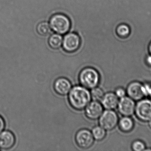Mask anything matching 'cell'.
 I'll return each instance as SVG.
<instances>
[{
  "instance_id": "4316f807",
  "label": "cell",
  "mask_w": 151,
  "mask_h": 151,
  "mask_svg": "<svg viewBox=\"0 0 151 151\" xmlns=\"http://www.w3.org/2000/svg\"><path fill=\"white\" fill-rule=\"evenodd\" d=\"M150 97L151 100V95H150Z\"/></svg>"
},
{
  "instance_id": "3957f363",
  "label": "cell",
  "mask_w": 151,
  "mask_h": 151,
  "mask_svg": "<svg viewBox=\"0 0 151 151\" xmlns=\"http://www.w3.org/2000/svg\"><path fill=\"white\" fill-rule=\"evenodd\" d=\"M50 25L51 29L56 33L65 34L70 29V20L67 16L63 13L54 14L50 20Z\"/></svg>"
},
{
  "instance_id": "484cf974",
  "label": "cell",
  "mask_w": 151,
  "mask_h": 151,
  "mask_svg": "<svg viewBox=\"0 0 151 151\" xmlns=\"http://www.w3.org/2000/svg\"><path fill=\"white\" fill-rule=\"evenodd\" d=\"M149 126H150V128L151 129V120L150 121H149Z\"/></svg>"
},
{
  "instance_id": "9c48e42d",
  "label": "cell",
  "mask_w": 151,
  "mask_h": 151,
  "mask_svg": "<svg viewBox=\"0 0 151 151\" xmlns=\"http://www.w3.org/2000/svg\"><path fill=\"white\" fill-rule=\"evenodd\" d=\"M104 112V107L99 101L90 102L85 107V114L87 118L91 120L99 118Z\"/></svg>"
},
{
  "instance_id": "e0dca14e",
  "label": "cell",
  "mask_w": 151,
  "mask_h": 151,
  "mask_svg": "<svg viewBox=\"0 0 151 151\" xmlns=\"http://www.w3.org/2000/svg\"><path fill=\"white\" fill-rule=\"evenodd\" d=\"M116 31L118 36L122 38H127L130 34V27L126 24L119 25L116 28Z\"/></svg>"
},
{
  "instance_id": "30bf717a",
  "label": "cell",
  "mask_w": 151,
  "mask_h": 151,
  "mask_svg": "<svg viewBox=\"0 0 151 151\" xmlns=\"http://www.w3.org/2000/svg\"><path fill=\"white\" fill-rule=\"evenodd\" d=\"M126 92L128 97L134 101H139L145 97L142 90V84L138 82H133L129 83Z\"/></svg>"
},
{
  "instance_id": "ba28073f",
  "label": "cell",
  "mask_w": 151,
  "mask_h": 151,
  "mask_svg": "<svg viewBox=\"0 0 151 151\" xmlns=\"http://www.w3.org/2000/svg\"><path fill=\"white\" fill-rule=\"evenodd\" d=\"M135 106L134 101L126 96L119 100L117 108L121 114L130 117L134 113Z\"/></svg>"
},
{
  "instance_id": "7a4b0ae2",
  "label": "cell",
  "mask_w": 151,
  "mask_h": 151,
  "mask_svg": "<svg viewBox=\"0 0 151 151\" xmlns=\"http://www.w3.org/2000/svg\"><path fill=\"white\" fill-rule=\"evenodd\" d=\"M79 80L81 86L88 89H92L97 87L100 82V74L95 68L85 67L80 72Z\"/></svg>"
},
{
  "instance_id": "cb8c5ba5",
  "label": "cell",
  "mask_w": 151,
  "mask_h": 151,
  "mask_svg": "<svg viewBox=\"0 0 151 151\" xmlns=\"http://www.w3.org/2000/svg\"><path fill=\"white\" fill-rule=\"evenodd\" d=\"M146 63L149 66H151V55L148 56L146 58Z\"/></svg>"
},
{
  "instance_id": "6da1fadb",
  "label": "cell",
  "mask_w": 151,
  "mask_h": 151,
  "mask_svg": "<svg viewBox=\"0 0 151 151\" xmlns=\"http://www.w3.org/2000/svg\"><path fill=\"white\" fill-rule=\"evenodd\" d=\"M91 99L90 92L88 89L82 86H76L72 87L68 96L71 106L77 111H81L85 108Z\"/></svg>"
},
{
  "instance_id": "603a6c76",
  "label": "cell",
  "mask_w": 151,
  "mask_h": 151,
  "mask_svg": "<svg viewBox=\"0 0 151 151\" xmlns=\"http://www.w3.org/2000/svg\"><path fill=\"white\" fill-rule=\"evenodd\" d=\"M5 123L4 119L0 116V133L4 130L5 128Z\"/></svg>"
},
{
  "instance_id": "8fae6325",
  "label": "cell",
  "mask_w": 151,
  "mask_h": 151,
  "mask_svg": "<svg viewBox=\"0 0 151 151\" xmlns=\"http://www.w3.org/2000/svg\"><path fill=\"white\" fill-rule=\"evenodd\" d=\"M55 92L60 95L64 96L69 94L72 88V84L66 78L61 77L56 80L54 84Z\"/></svg>"
},
{
  "instance_id": "5bb4252c",
  "label": "cell",
  "mask_w": 151,
  "mask_h": 151,
  "mask_svg": "<svg viewBox=\"0 0 151 151\" xmlns=\"http://www.w3.org/2000/svg\"><path fill=\"white\" fill-rule=\"evenodd\" d=\"M119 127L122 132L128 133L134 128V122L133 119L129 116H124L119 121Z\"/></svg>"
},
{
  "instance_id": "d4e9b609",
  "label": "cell",
  "mask_w": 151,
  "mask_h": 151,
  "mask_svg": "<svg viewBox=\"0 0 151 151\" xmlns=\"http://www.w3.org/2000/svg\"><path fill=\"white\" fill-rule=\"evenodd\" d=\"M149 50L150 54L151 55V42L150 43V45H149Z\"/></svg>"
},
{
  "instance_id": "44dd1931",
  "label": "cell",
  "mask_w": 151,
  "mask_h": 151,
  "mask_svg": "<svg viewBox=\"0 0 151 151\" xmlns=\"http://www.w3.org/2000/svg\"><path fill=\"white\" fill-rule=\"evenodd\" d=\"M142 90L145 97L150 96L151 94V84L147 82L142 84Z\"/></svg>"
},
{
  "instance_id": "4fadbf2b",
  "label": "cell",
  "mask_w": 151,
  "mask_h": 151,
  "mask_svg": "<svg viewBox=\"0 0 151 151\" xmlns=\"http://www.w3.org/2000/svg\"><path fill=\"white\" fill-rule=\"evenodd\" d=\"M101 101L104 108L106 110H113L118 106L119 98L115 93L109 92L104 95Z\"/></svg>"
},
{
  "instance_id": "7402d4cb",
  "label": "cell",
  "mask_w": 151,
  "mask_h": 151,
  "mask_svg": "<svg viewBox=\"0 0 151 151\" xmlns=\"http://www.w3.org/2000/svg\"><path fill=\"white\" fill-rule=\"evenodd\" d=\"M115 94L119 98H121L126 96L127 92L123 88L119 87L116 90Z\"/></svg>"
},
{
  "instance_id": "5b68a950",
  "label": "cell",
  "mask_w": 151,
  "mask_h": 151,
  "mask_svg": "<svg viewBox=\"0 0 151 151\" xmlns=\"http://www.w3.org/2000/svg\"><path fill=\"white\" fill-rule=\"evenodd\" d=\"M135 113L138 119L144 122L151 120V100L142 99L136 105Z\"/></svg>"
},
{
  "instance_id": "2e32d148",
  "label": "cell",
  "mask_w": 151,
  "mask_h": 151,
  "mask_svg": "<svg viewBox=\"0 0 151 151\" xmlns=\"http://www.w3.org/2000/svg\"><path fill=\"white\" fill-rule=\"evenodd\" d=\"M36 30L40 35L46 36L50 33L51 27L47 22L43 21L38 24L36 27Z\"/></svg>"
},
{
  "instance_id": "d6986e66",
  "label": "cell",
  "mask_w": 151,
  "mask_h": 151,
  "mask_svg": "<svg viewBox=\"0 0 151 151\" xmlns=\"http://www.w3.org/2000/svg\"><path fill=\"white\" fill-rule=\"evenodd\" d=\"M90 93L91 98L94 101H99L101 100L104 95L103 90L97 87L92 89Z\"/></svg>"
},
{
  "instance_id": "8992f818",
  "label": "cell",
  "mask_w": 151,
  "mask_h": 151,
  "mask_svg": "<svg viewBox=\"0 0 151 151\" xmlns=\"http://www.w3.org/2000/svg\"><path fill=\"white\" fill-rule=\"evenodd\" d=\"M75 141L80 148L85 150L92 146L94 142V138L90 130L83 129H80L76 133Z\"/></svg>"
},
{
  "instance_id": "9a60e30c",
  "label": "cell",
  "mask_w": 151,
  "mask_h": 151,
  "mask_svg": "<svg viewBox=\"0 0 151 151\" xmlns=\"http://www.w3.org/2000/svg\"><path fill=\"white\" fill-rule=\"evenodd\" d=\"M63 36L59 34H53L49 38V44L52 48L54 49H57L60 48L63 45Z\"/></svg>"
},
{
  "instance_id": "277c9868",
  "label": "cell",
  "mask_w": 151,
  "mask_h": 151,
  "mask_svg": "<svg viewBox=\"0 0 151 151\" xmlns=\"http://www.w3.org/2000/svg\"><path fill=\"white\" fill-rule=\"evenodd\" d=\"M118 114L113 110H106L103 112L99 118L100 126L106 130H111L117 126L119 122Z\"/></svg>"
},
{
  "instance_id": "7c38bea8",
  "label": "cell",
  "mask_w": 151,
  "mask_h": 151,
  "mask_svg": "<svg viewBox=\"0 0 151 151\" xmlns=\"http://www.w3.org/2000/svg\"><path fill=\"white\" fill-rule=\"evenodd\" d=\"M16 138L12 132L3 130L0 133V149L8 150L12 148L15 144Z\"/></svg>"
},
{
  "instance_id": "ac0fdd59",
  "label": "cell",
  "mask_w": 151,
  "mask_h": 151,
  "mask_svg": "<svg viewBox=\"0 0 151 151\" xmlns=\"http://www.w3.org/2000/svg\"><path fill=\"white\" fill-rule=\"evenodd\" d=\"M91 133L94 139H96L97 141H102L104 139L106 136L105 129H104L100 126H98L94 127L92 129Z\"/></svg>"
},
{
  "instance_id": "52a82bcc",
  "label": "cell",
  "mask_w": 151,
  "mask_h": 151,
  "mask_svg": "<svg viewBox=\"0 0 151 151\" xmlns=\"http://www.w3.org/2000/svg\"><path fill=\"white\" fill-rule=\"evenodd\" d=\"M81 43V38L76 33H68L65 35L63 39V48L69 53L77 51L80 48Z\"/></svg>"
},
{
  "instance_id": "ffe728a7",
  "label": "cell",
  "mask_w": 151,
  "mask_h": 151,
  "mask_svg": "<svg viewBox=\"0 0 151 151\" xmlns=\"http://www.w3.org/2000/svg\"><path fill=\"white\" fill-rule=\"evenodd\" d=\"M132 149L134 151H145L146 149L144 143L140 140L134 141L132 144Z\"/></svg>"
}]
</instances>
